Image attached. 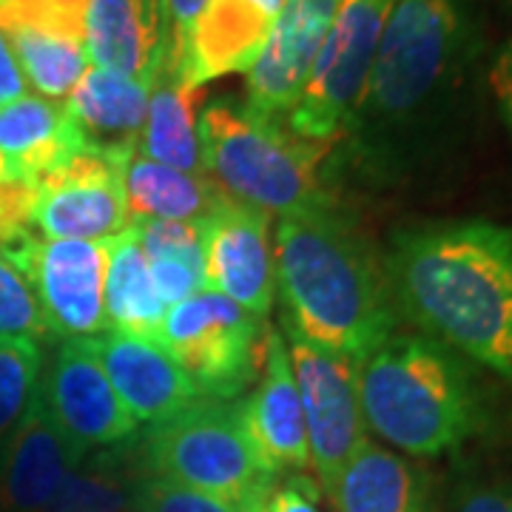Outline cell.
<instances>
[{
	"mask_svg": "<svg viewBox=\"0 0 512 512\" xmlns=\"http://www.w3.org/2000/svg\"><path fill=\"white\" fill-rule=\"evenodd\" d=\"M384 271L399 316L512 384V228L487 220L407 228Z\"/></svg>",
	"mask_w": 512,
	"mask_h": 512,
	"instance_id": "cell-1",
	"label": "cell"
},
{
	"mask_svg": "<svg viewBox=\"0 0 512 512\" xmlns=\"http://www.w3.org/2000/svg\"><path fill=\"white\" fill-rule=\"evenodd\" d=\"M274 274L282 322L316 348L362 362L396 333L387 271L336 208L279 220Z\"/></svg>",
	"mask_w": 512,
	"mask_h": 512,
	"instance_id": "cell-2",
	"label": "cell"
},
{
	"mask_svg": "<svg viewBox=\"0 0 512 512\" xmlns=\"http://www.w3.org/2000/svg\"><path fill=\"white\" fill-rule=\"evenodd\" d=\"M367 430L402 453L433 458L473 439L484 399L467 359L424 333H393L359 362Z\"/></svg>",
	"mask_w": 512,
	"mask_h": 512,
	"instance_id": "cell-3",
	"label": "cell"
},
{
	"mask_svg": "<svg viewBox=\"0 0 512 512\" xmlns=\"http://www.w3.org/2000/svg\"><path fill=\"white\" fill-rule=\"evenodd\" d=\"M200 146L205 171L234 200L279 217L333 208L322 183L333 143L296 134L288 120L217 97L200 111Z\"/></svg>",
	"mask_w": 512,
	"mask_h": 512,
	"instance_id": "cell-4",
	"label": "cell"
},
{
	"mask_svg": "<svg viewBox=\"0 0 512 512\" xmlns=\"http://www.w3.org/2000/svg\"><path fill=\"white\" fill-rule=\"evenodd\" d=\"M467 46L470 20L464 0H393L362 114L384 123L416 117L458 72Z\"/></svg>",
	"mask_w": 512,
	"mask_h": 512,
	"instance_id": "cell-5",
	"label": "cell"
},
{
	"mask_svg": "<svg viewBox=\"0 0 512 512\" xmlns=\"http://www.w3.org/2000/svg\"><path fill=\"white\" fill-rule=\"evenodd\" d=\"M146 470L202 493L268 501L274 473L262 464L239 404L200 399L157 421L148 433Z\"/></svg>",
	"mask_w": 512,
	"mask_h": 512,
	"instance_id": "cell-6",
	"label": "cell"
},
{
	"mask_svg": "<svg viewBox=\"0 0 512 512\" xmlns=\"http://www.w3.org/2000/svg\"><path fill=\"white\" fill-rule=\"evenodd\" d=\"M262 322V316L205 288L168 308L163 348L183 367L202 399L234 402L259 376L268 333Z\"/></svg>",
	"mask_w": 512,
	"mask_h": 512,
	"instance_id": "cell-7",
	"label": "cell"
},
{
	"mask_svg": "<svg viewBox=\"0 0 512 512\" xmlns=\"http://www.w3.org/2000/svg\"><path fill=\"white\" fill-rule=\"evenodd\" d=\"M393 0H342L316 55L288 126L311 140L336 143L362 117L367 80Z\"/></svg>",
	"mask_w": 512,
	"mask_h": 512,
	"instance_id": "cell-8",
	"label": "cell"
},
{
	"mask_svg": "<svg viewBox=\"0 0 512 512\" xmlns=\"http://www.w3.org/2000/svg\"><path fill=\"white\" fill-rule=\"evenodd\" d=\"M293 382L305 410L311 467L328 493L350 456L367 441L359 396V362L311 345L282 322Z\"/></svg>",
	"mask_w": 512,
	"mask_h": 512,
	"instance_id": "cell-9",
	"label": "cell"
},
{
	"mask_svg": "<svg viewBox=\"0 0 512 512\" xmlns=\"http://www.w3.org/2000/svg\"><path fill=\"white\" fill-rule=\"evenodd\" d=\"M111 242V239H109ZM109 242L32 237L6 256L26 276L46 328L63 339L106 333V271Z\"/></svg>",
	"mask_w": 512,
	"mask_h": 512,
	"instance_id": "cell-10",
	"label": "cell"
},
{
	"mask_svg": "<svg viewBox=\"0 0 512 512\" xmlns=\"http://www.w3.org/2000/svg\"><path fill=\"white\" fill-rule=\"evenodd\" d=\"M134 154L83 148L49 171L37 183L35 231L46 239L109 242L120 237L131 225L123 171Z\"/></svg>",
	"mask_w": 512,
	"mask_h": 512,
	"instance_id": "cell-11",
	"label": "cell"
},
{
	"mask_svg": "<svg viewBox=\"0 0 512 512\" xmlns=\"http://www.w3.org/2000/svg\"><path fill=\"white\" fill-rule=\"evenodd\" d=\"M202 254L211 291L228 296L254 316H265L274 308L271 214L228 197L202 222Z\"/></svg>",
	"mask_w": 512,
	"mask_h": 512,
	"instance_id": "cell-12",
	"label": "cell"
},
{
	"mask_svg": "<svg viewBox=\"0 0 512 512\" xmlns=\"http://www.w3.org/2000/svg\"><path fill=\"white\" fill-rule=\"evenodd\" d=\"M40 393L63 433L86 453L117 447L137 430L86 339H66L55 350L52 367L40 376Z\"/></svg>",
	"mask_w": 512,
	"mask_h": 512,
	"instance_id": "cell-13",
	"label": "cell"
},
{
	"mask_svg": "<svg viewBox=\"0 0 512 512\" xmlns=\"http://www.w3.org/2000/svg\"><path fill=\"white\" fill-rule=\"evenodd\" d=\"M339 3L342 0H285L274 32L245 83L242 103L254 114L288 120L305 92Z\"/></svg>",
	"mask_w": 512,
	"mask_h": 512,
	"instance_id": "cell-14",
	"label": "cell"
},
{
	"mask_svg": "<svg viewBox=\"0 0 512 512\" xmlns=\"http://www.w3.org/2000/svg\"><path fill=\"white\" fill-rule=\"evenodd\" d=\"M86 456L89 453L63 433L37 384L26 416L6 441L0 464V512H43Z\"/></svg>",
	"mask_w": 512,
	"mask_h": 512,
	"instance_id": "cell-15",
	"label": "cell"
},
{
	"mask_svg": "<svg viewBox=\"0 0 512 512\" xmlns=\"http://www.w3.org/2000/svg\"><path fill=\"white\" fill-rule=\"evenodd\" d=\"M256 379L254 393L239 404V410L262 464L274 476L311 467L305 410L293 382L288 345L279 330L265 333V356Z\"/></svg>",
	"mask_w": 512,
	"mask_h": 512,
	"instance_id": "cell-16",
	"label": "cell"
},
{
	"mask_svg": "<svg viewBox=\"0 0 512 512\" xmlns=\"http://www.w3.org/2000/svg\"><path fill=\"white\" fill-rule=\"evenodd\" d=\"M86 345L97 356L114 393L137 424L165 421L202 399L200 390L163 345L120 336L111 330L86 339Z\"/></svg>",
	"mask_w": 512,
	"mask_h": 512,
	"instance_id": "cell-17",
	"label": "cell"
},
{
	"mask_svg": "<svg viewBox=\"0 0 512 512\" xmlns=\"http://www.w3.org/2000/svg\"><path fill=\"white\" fill-rule=\"evenodd\" d=\"M285 0H208L188 37L183 83L208 86L248 74L274 32Z\"/></svg>",
	"mask_w": 512,
	"mask_h": 512,
	"instance_id": "cell-18",
	"label": "cell"
},
{
	"mask_svg": "<svg viewBox=\"0 0 512 512\" xmlns=\"http://www.w3.org/2000/svg\"><path fill=\"white\" fill-rule=\"evenodd\" d=\"M86 55L97 69L154 83L165 55V0H89Z\"/></svg>",
	"mask_w": 512,
	"mask_h": 512,
	"instance_id": "cell-19",
	"label": "cell"
},
{
	"mask_svg": "<svg viewBox=\"0 0 512 512\" xmlns=\"http://www.w3.org/2000/svg\"><path fill=\"white\" fill-rule=\"evenodd\" d=\"M151 80L89 66L74 92L63 100L83 146L106 154H134L146 123Z\"/></svg>",
	"mask_w": 512,
	"mask_h": 512,
	"instance_id": "cell-20",
	"label": "cell"
},
{
	"mask_svg": "<svg viewBox=\"0 0 512 512\" xmlns=\"http://www.w3.org/2000/svg\"><path fill=\"white\" fill-rule=\"evenodd\" d=\"M336 512H436L427 473L367 439L328 490Z\"/></svg>",
	"mask_w": 512,
	"mask_h": 512,
	"instance_id": "cell-21",
	"label": "cell"
},
{
	"mask_svg": "<svg viewBox=\"0 0 512 512\" xmlns=\"http://www.w3.org/2000/svg\"><path fill=\"white\" fill-rule=\"evenodd\" d=\"M83 148L63 103L26 94L18 103L0 109V154L15 180L37 185Z\"/></svg>",
	"mask_w": 512,
	"mask_h": 512,
	"instance_id": "cell-22",
	"label": "cell"
},
{
	"mask_svg": "<svg viewBox=\"0 0 512 512\" xmlns=\"http://www.w3.org/2000/svg\"><path fill=\"white\" fill-rule=\"evenodd\" d=\"M123 191L131 222H205L228 200L222 185L208 171H177L151 163L140 154L126 163Z\"/></svg>",
	"mask_w": 512,
	"mask_h": 512,
	"instance_id": "cell-23",
	"label": "cell"
},
{
	"mask_svg": "<svg viewBox=\"0 0 512 512\" xmlns=\"http://www.w3.org/2000/svg\"><path fill=\"white\" fill-rule=\"evenodd\" d=\"M202 100V86H188L168 74H157L151 86L146 123L137 140V154L177 171H205L200 146Z\"/></svg>",
	"mask_w": 512,
	"mask_h": 512,
	"instance_id": "cell-24",
	"label": "cell"
},
{
	"mask_svg": "<svg viewBox=\"0 0 512 512\" xmlns=\"http://www.w3.org/2000/svg\"><path fill=\"white\" fill-rule=\"evenodd\" d=\"M165 305L154 288L148 262L128 225L109 242L106 271V328L120 336L163 345Z\"/></svg>",
	"mask_w": 512,
	"mask_h": 512,
	"instance_id": "cell-25",
	"label": "cell"
},
{
	"mask_svg": "<svg viewBox=\"0 0 512 512\" xmlns=\"http://www.w3.org/2000/svg\"><path fill=\"white\" fill-rule=\"evenodd\" d=\"M137 245L146 256L154 288L165 308L205 291V254H202V222H131Z\"/></svg>",
	"mask_w": 512,
	"mask_h": 512,
	"instance_id": "cell-26",
	"label": "cell"
},
{
	"mask_svg": "<svg viewBox=\"0 0 512 512\" xmlns=\"http://www.w3.org/2000/svg\"><path fill=\"white\" fill-rule=\"evenodd\" d=\"M3 35L18 57L26 83L43 100L63 103L92 66L86 55V43L37 29H6Z\"/></svg>",
	"mask_w": 512,
	"mask_h": 512,
	"instance_id": "cell-27",
	"label": "cell"
},
{
	"mask_svg": "<svg viewBox=\"0 0 512 512\" xmlns=\"http://www.w3.org/2000/svg\"><path fill=\"white\" fill-rule=\"evenodd\" d=\"M137 476L117 461H80L43 512H134Z\"/></svg>",
	"mask_w": 512,
	"mask_h": 512,
	"instance_id": "cell-28",
	"label": "cell"
},
{
	"mask_svg": "<svg viewBox=\"0 0 512 512\" xmlns=\"http://www.w3.org/2000/svg\"><path fill=\"white\" fill-rule=\"evenodd\" d=\"M43 376V350L29 339L0 336V444L26 416Z\"/></svg>",
	"mask_w": 512,
	"mask_h": 512,
	"instance_id": "cell-29",
	"label": "cell"
},
{
	"mask_svg": "<svg viewBox=\"0 0 512 512\" xmlns=\"http://www.w3.org/2000/svg\"><path fill=\"white\" fill-rule=\"evenodd\" d=\"M268 501H237L202 493L154 473H140L134 487V512H259Z\"/></svg>",
	"mask_w": 512,
	"mask_h": 512,
	"instance_id": "cell-30",
	"label": "cell"
},
{
	"mask_svg": "<svg viewBox=\"0 0 512 512\" xmlns=\"http://www.w3.org/2000/svg\"><path fill=\"white\" fill-rule=\"evenodd\" d=\"M89 0H9L0 6V32L37 29L86 43Z\"/></svg>",
	"mask_w": 512,
	"mask_h": 512,
	"instance_id": "cell-31",
	"label": "cell"
},
{
	"mask_svg": "<svg viewBox=\"0 0 512 512\" xmlns=\"http://www.w3.org/2000/svg\"><path fill=\"white\" fill-rule=\"evenodd\" d=\"M0 336L29 339L37 345L52 336L32 285L6 259H0Z\"/></svg>",
	"mask_w": 512,
	"mask_h": 512,
	"instance_id": "cell-32",
	"label": "cell"
},
{
	"mask_svg": "<svg viewBox=\"0 0 512 512\" xmlns=\"http://www.w3.org/2000/svg\"><path fill=\"white\" fill-rule=\"evenodd\" d=\"M37 185L15 177L0 180V259L35 237Z\"/></svg>",
	"mask_w": 512,
	"mask_h": 512,
	"instance_id": "cell-33",
	"label": "cell"
},
{
	"mask_svg": "<svg viewBox=\"0 0 512 512\" xmlns=\"http://www.w3.org/2000/svg\"><path fill=\"white\" fill-rule=\"evenodd\" d=\"M208 0H165V55L157 74L183 80L188 37Z\"/></svg>",
	"mask_w": 512,
	"mask_h": 512,
	"instance_id": "cell-34",
	"label": "cell"
},
{
	"mask_svg": "<svg viewBox=\"0 0 512 512\" xmlns=\"http://www.w3.org/2000/svg\"><path fill=\"white\" fill-rule=\"evenodd\" d=\"M453 512H512V484L495 481L464 487Z\"/></svg>",
	"mask_w": 512,
	"mask_h": 512,
	"instance_id": "cell-35",
	"label": "cell"
},
{
	"mask_svg": "<svg viewBox=\"0 0 512 512\" xmlns=\"http://www.w3.org/2000/svg\"><path fill=\"white\" fill-rule=\"evenodd\" d=\"M487 83H490V92H493L501 120L512 131V37L498 49L493 66H490V74H487Z\"/></svg>",
	"mask_w": 512,
	"mask_h": 512,
	"instance_id": "cell-36",
	"label": "cell"
},
{
	"mask_svg": "<svg viewBox=\"0 0 512 512\" xmlns=\"http://www.w3.org/2000/svg\"><path fill=\"white\" fill-rule=\"evenodd\" d=\"M29 94V83H26V74L20 69L18 57L12 52L6 35L0 32V109L18 103Z\"/></svg>",
	"mask_w": 512,
	"mask_h": 512,
	"instance_id": "cell-37",
	"label": "cell"
},
{
	"mask_svg": "<svg viewBox=\"0 0 512 512\" xmlns=\"http://www.w3.org/2000/svg\"><path fill=\"white\" fill-rule=\"evenodd\" d=\"M268 512H322L308 484L291 481L285 487H276L268 498Z\"/></svg>",
	"mask_w": 512,
	"mask_h": 512,
	"instance_id": "cell-38",
	"label": "cell"
},
{
	"mask_svg": "<svg viewBox=\"0 0 512 512\" xmlns=\"http://www.w3.org/2000/svg\"><path fill=\"white\" fill-rule=\"evenodd\" d=\"M9 177V171H6V160H3V154H0V180H6Z\"/></svg>",
	"mask_w": 512,
	"mask_h": 512,
	"instance_id": "cell-39",
	"label": "cell"
},
{
	"mask_svg": "<svg viewBox=\"0 0 512 512\" xmlns=\"http://www.w3.org/2000/svg\"><path fill=\"white\" fill-rule=\"evenodd\" d=\"M259 512H268V504H265V507H262V510H259Z\"/></svg>",
	"mask_w": 512,
	"mask_h": 512,
	"instance_id": "cell-40",
	"label": "cell"
},
{
	"mask_svg": "<svg viewBox=\"0 0 512 512\" xmlns=\"http://www.w3.org/2000/svg\"><path fill=\"white\" fill-rule=\"evenodd\" d=\"M3 3H9V0H0V6H3Z\"/></svg>",
	"mask_w": 512,
	"mask_h": 512,
	"instance_id": "cell-41",
	"label": "cell"
}]
</instances>
